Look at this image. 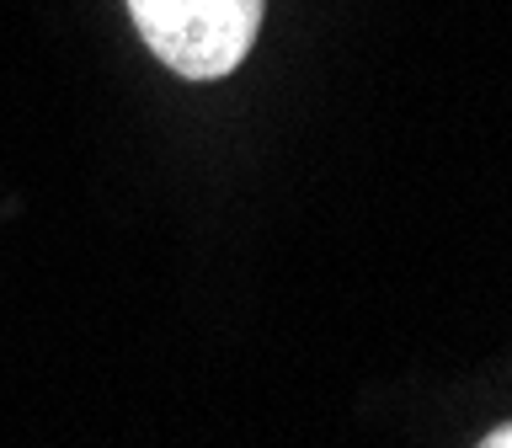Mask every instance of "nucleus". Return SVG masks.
Here are the masks:
<instances>
[{
    "mask_svg": "<svg viewBox=\"0 0 512 448\" xmlns=\"http://www.w3.org/2000/svg\"><path fill=\"white\" fill-rule=\"evenodd\" d=\"M475 448H512V422H496V427H491Z\"/></svg>",
    "mask_w": 512,
    "mask_h": 448,
    "instance_id": "obj_2",
    "label": "nucleus"
},
{
    "mask_svg": "<svg viewBox=\"0 0 512 448\" xmlns=\"http://www.w3.org/2000/svg\"><path fill=\"white\" fill-rule=\"evenodd\" d=\"M144 48L182 80H224L246 64L267 0H128Z\"/></svg>",
    "mask_w": 512,
    "mask_h": 448,
    "instance_id": "obj_1",
    "label": "nucleus"
}]
</instances>
